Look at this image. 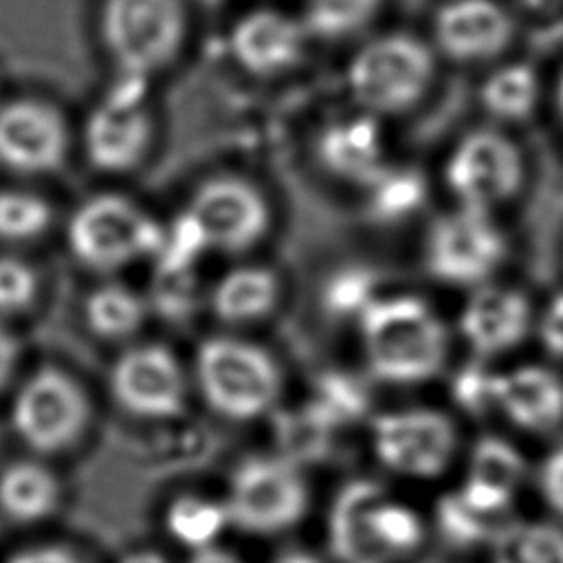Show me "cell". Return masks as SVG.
<instances>
[{"label":"cell","mask_w":563,"mask_h":563,"mask_svg":"<svg viewBox=\"0 0 563 563\" xmlns=\"http://www.w3.org/2000/svg\"><path fill=\"white\" fill-rule=\"evenodd\" d=\"M7 563H86L81 556L59 545H40L13 554Z\"/></svg>","instance_id":"cell-40"},{"label":"cell","mask_w":563,"mask_h":563,"mask_svg":"<svg viewBox=\"0 0 563 563\" xmlns=\"http://www.w3.org/2000/svg\"><path fill=\"white\" fill-rule=\"evenodd\" d=\"M378 460L405 475L431 477L446 468L455 451L453 422L427 409L383 413L374 420Z\"/></svg>","instance_id":"cell-17"},{"label":"cell","mask_w":563,"mask_h":563,"mask_svg":"<svg viewBox=\"0 0 563 563\" xmlns=\"http://www.w3.org/2000/svg\"><path fill=\"white\" fill-rule=\"evenodd\" d=\"M227 523V506L198 495H180L165 510L169 537L194 552L211 548Z\"/></svg>","instance_id":"cell-26"},{"label":"cell","mask_w":563,"mask_h":563,"mask_svg":"<svg viewBox=\"0 0 563 563\" xmlns=\"http://www.w3.org/2000/svg\"><path fill=\"white\" fill-rule=\"evenodd\" d=\"M279 282L262 266H240L229 271L213 288V312L229 321H253L264 317L277 301Z\"/></svg>","instance_id":"cell-23"},{"label":"cell","mask_w":563,"mask_h":563,"mask_svg":"<svg viewBox=\"0 0 563 563\" xmlns=\"http://www.w3.org/2000/svg\"><path fill=\"white\" fill-rule=\"evenodd\" d=\"M495 405L523 429H550L563 418V383L543 367L495 376Z\"/></svg>","instance_id":"cell-21"},{"label":"cell","mask_w":563,"mask_h":563,"mask_svg":"<svg viewBox=\"0 0 563 563\" xmlns=\"http://www.w3.org/2000/svg\"><path fill=\"white\" fill-rule=\"evenodd\" d=\"M438 523L446 537L457 543L477 541L484 532V517L473 512L460 495H446L438 506Z\"/></svg>","instance_id":"cell-36"},{"label":"cell","mask_w":563,"mask_h":563,"mask_svg":"<svg viewBox=\"0 0 563 563\" xmlns=\"http://www.w3.org/2000/svg\"><path fill=\"white\" fill-rule=\"evenodd\" d=\"M306 486L288 460L249 457L231 477L229 521L246 532L271 534L301 519Z\"/></svg>","instance_id":"cell-12"},{"label":"cell","mask_w":563,"mask_h":563,"mask_svg":"<svg viewBox=\"0 0 563 563\" xmlns=\"http://www.w3.org/2000/svg\"><path fill=\"white\" fill-rule=\"evenodd\" d=\"M363 336L369 367L383 380L429 378L446 354L442 323L416 297L372 301L363 310Z\"/></svg>","instance_id":"cell-4"},{"label":"cell","mask_w":563,"mask_h":563,"mask_svg":"<svg viewBox=\"0 0 563 563\" xmlns=\"http://www.w3.org/2000/svg\"><path fill=\"white\" fill-rule=\"evenodd\" d=\"M367 207L378 220H400L424 200V178L411 169L389 163L365 189Z\"/></svg>","instance_id":"cell-28"},{"label":"cell","mask_w":563,"mask_h":563,"mask_svg":"<svg viewBox=\"0 0 563 563\" xmlns=\"http://www.w3.org/2000/svg\"><path fill=\"white\" fill-rule=\"evenodd\" d=\"M90 418L81 385L57 367L35 369L11 405V427L35 453H59L73 446Z\"/></svg>","instance_id":"cell-10"},{"label":"cell","mask_w":563,"mask_h":563,"mask_svg":"<svg viewBox=\"0 0 563 563\" xmlns=\"http://www.w3.org/2000/svg\"><path fill=\"white\" fill-rule=\"evenodd\" d=\"M110 389L125 411L141 418H174L185 409V374L165 345L125 350L112 365Z\"/></svg>","instance_id":"cell-16"},{"label":"cell","mask_w":563,"mask_h":563,"mask_svg":"<svg viewBox=\"0 0 563 563\" xmlns=\"http://www.w3.org/2000/svg\"><path fill=\"white\" fill-rule=\"evenodd\" d=\"M541 488L548 504L563 515V446L545 460L541 471Z\"/></svg>","instance_id":"cell-39"},{"label":"cell","mask_w":563,"mask_h":563,"mask_svg":"<svg viewBox=\"0 0 563 563\" xmlns=\"http://www.w3.org/2000/svg\"><path fill=\"white\" fill-rule=\"evenodd\" d=\"M385 0H303L301 18L312 40L361 37L378 18Z\"/></svg>","instance_id":"cell-24"},{"label":"cell","mask_w":563,"mask_h":563,"mask_svg":"<svg viewBox=\"0 0 563 563\" xmlns=\"http://www.w3.org/2000/svg\"><path fill=\"white\" fill-rule=\"evenodd\" d=\"M141 88L139 81L121 79L88 110L81 125V147L95 169L128 174L147 158L156 123Z\"/></svg>","instance_id":"cell-8"},{"label":"cell","mask_w":563,"mask_h":563,"mask_svg":"<svg viewBox=\"0 0 563 563\" xmlns=\"http://www.w3.org/2000/svg\"><path fill=\"white\" fill-rule=\"evenodd\" d=\"M35 268L15 255H0V314H15L29 308L37 295Z\"/></svg>","instance_id":"cell-33"},{"label":"cell","mask_w":563,"mask_h":563,"mask_svg":"<svg viewBox=\"0 0 563 563\" xmlns=\"http://www.w3.org/2000/svg\"><path fill=\"white\" fill-rule=\"evenodd\" d=\"M119 563H167V559L156 552V550H134V552H128Z\"/></svg>","instance_id":"cell-45"},{"label":"cell","mask_w":563,"mask_h":563,"mask_svg":"<svg viewBox=\"0 0 563 563\" xmlns=\"http://www.w3.org/2000/svg\"><path fill=\"white\" fill-rule=\"evenodd\" d=\"M383 497V488L367 479L352 482L336 495L330 515V543L341 563H389L369 523V512Z\"/></svg>","instance_id":"cell-20"},{"label":"cell","mask_w":563,"mask_h":563,"mask_svg":"<svg viewBox=\"0 0 563 563\" xmlns=\"http://www.w3.org/2000/svg\"><path fill=\"white\" fill-rule=\"evenodd\" d=\"M545 97L543 79L537 66L523 59H501L486 68L477 86V103L493 123L504 130L528 123L541 108Z\"/></svg>","instance_id":"cell-18"},{"label":"cell","mask_w":563,"mask_h":563,"mask_svg":"<svg viewBox=\"0 0 563 563\" xmlns=\"http://www.w3.org/2000/svg\"><path fill=\"white\" fill-rule=\"evenodd\" d=\"M227 42L242 73L255 79H279L306 62L312 35L299 11L257 4L233 20Z\"/></svg>","instance_id":"cell-11"},{"label":"cell","mask_w":563,"mask_h":563,"mask_svg":"<svg viewBox=\"0 0 563 563\" xmlns=\"http://www.w3.org/2000/svg\"><path fill=\"white\" fill-rule=\"evenodd\" d=\"M440 180L455 207L497 213L523 191L528 158L510 130L482 123L451 143Z\"/></svg>","instance_id":"cell-3"},{"label":"cell","mask_w":563,"mask_h":563,"mask_svg":"<svg viewBox=\"0 0 563 563\" xmlns=\"http://www.w3.org/2000/svg\"><path fill=\"white\" fill-rule=\"evenodd\" d=\"M198 2H205V4H216L218 0H198Z\"/></svg>","instance_id":"cell-47"},{"label":"cell","mask_w":563,"mask_h":563,"mask_svg":"<svg viewBox=\"0 0 563 563\" xmlns=\"http://www.w3.org/2000/svg\"><path fill=\"white\" fill-rule=\"evenodd\" d=\"M59 504V482L40 462H13L0 473V512L15 523L46 519Z\"/></svg>","instance_id":"cell-22"},{"label":"cell","mask_w":563,"mask_h":563,"mask_svg":"<svg viewBox=\"0 0 563 563\" xmlns=\"http://www.w3.org/2000/svg\"><path fill=\"white\" fill-rule=\"evenodd\" d=\"M543 343L554 354L563 356V295L554 299L543 321Z\"/></svg>","instance_id":"cell-41"},{"label":"cell","mask_w":563,"mask_h":563,"mask_svg":"<svg viewBox=\"0 0 563 563\" xmlns=\"http://www.w3.org/2000/svg\"><path fill=\"white\" fill-rule=\"evenodd\" d=\"M493 563H563V532L545 523L508 526L495 539Z\"/></svg>","instance_id":"cell-29"},{"label":"cell","mask_w":563,"mask_h":563,"mask_svg":"<svg viewBox=\"0 0 563 563\" xmlns=\"http://www.w3.org/2000/svg\"><path fill=\"white\" fill-rule=\"evenodd\" d=\"M191 277L189 273H158V290H156V306L169 317H183L191 306Z\"/></svg>","instance_id":"cell-37"},{"label":"cell","mask_w":563,"mask_h":563,"mask_svg":"<svg viewBox=\"0 0 563 563\" xmlns=\"http://www.w3.org/2000/svg\"><path fill=\"white\" fill-rule=\"evenodd\" d=\"M336 424L314 405L277 418V438L284 449V460L308 462L321 457L330 446V435Z\"/></svg>","instance_id":"cell-30"},{"label":"cell","mask_w":563,"mask_h":563,"mask_svg":"<svg viewBox=\"0 0 563 563\" xmlns=\"http://www.w3.org/2000/svg\"><path fill=\"white\" fill-rule=\"evenodd\" d=\"M189 563H242L240 559H235L233 554L224 552V550H218V548H205V550H198L194 552L191 561Z\"/></svg>","instance_id":"cell-43"},{"label":"cell","mask_w":563,"mask_h":563,"mask_svg":"<svg viewBox=\"0 0 563 563\" xmlns=\"http://www.w3.org/2000/svg\"><path fill=\"white\" fill-rule=\"evenodd\" d=\"M550 101H552V110H554L559 130L563 134V66L554 77V84H552V90H550Z\"/></svg>","instance_id":"cell-44"},{"label":"cell","mask_w":563,"mask_h":563,"mask_svg":"<svg viewBox=\"0 0 563 563\" xmlns=\"http://www.w3.org/2000/svg\"><path fill=\"white\" fill-rule=\"evenodd\" d=\"M369 523L378 545L389 559L411 552L422 539V523L416 512L400 504H391L385 497L372 508Z\"/></svg>","instance_id":"cell-32"},{"label":"cell","mask_w":563,"mask_h":563,"mask_svg":"<svg viewBox=\"0 0 563 563\" xmlns=\"http://www.w3.org/2000/svg\"><path fill=\"white\" fill-rule=\"evenodd\" d=\"M53 222L48 200L26 187H0V242L24 244L42 238Z\"/></svg>","instance_id":"cell-27"},{"label":"cell","mask_w":563,"mask_h":563,"mask_svg":"<svg viewBox=\"0 0 563 563\" xmlns=\"http://www.w3.org/2000/svg\"><path fill=\"white\" fill-rule=\"evenodd\" d=\"M196 380L207 405L231 420L264 413L282 385L275 361L262 347L231 336H211L198 347Z\"/></svg>","instance_id":"cell-6"},{"label":"cell","mask_w":563,"mask_h":563,"mask_svg":"<svg viewBox=\"0 0 563 563\" xmlns=\"http://www.w3.org/2000/svg\"><path fill=\"white\" fill-rule=\"evenodd\" d=\"M506 255V238L495 213L451 207L427 233L429 271L453 284H475L488 277Z\"/></svg>","instance_id":"cell-14"},{"label":"cell","mask_w":563,"mask_h":563,"mask_svg":"<svg viewBox=\"0 0 563 563\" xmlns=\"http://www.w3.org/2000/svg\"><path fill=\"white\" fill-rule=\"evenodd\" d=\"M207 249L242 253L271 229L273 211L257 183L240 174H213L196 185L185 213Z\"/></svg>","instance_id":"cell-7"},{"label":"cell","mask_w":563,"mask_h":563,"mask_svg":"<svg viewBox=\"0 0 563 563\" xmlns=\"http://www.w3.org/2000/svg\"><path fill=\"white\" fill-rule=\"evenodd\" d=\"M334 424L356 418L365 409V394L356 380L345 374H323L319 378V394L312 400Z\"/></svg>","instance_id":"cell-34"},{"label":"cell","mask_w":563,"mask_h":563,"mask_svg":"<svg viewBox=\"0 0 563 563\" xmlns=\"http://www.w3.org/2000/svg\"><path fill=\"white\" fill-rule=\"evenodd\" d=\"M530 323V308L523 295L510 288H482L462 314V332L468 343L482 352L493 354L517 345Z\"/></svg>","instance_id":"cell-19"},{"label":"cell","mask_w":563,"mask_h":563,"mask_svg":"<svg viewBox=\"0 0 563 563\" xmlns=\"http://www.w3.org/2000/svg\"><path fill=\"white\" fill-rule=\"evenodd\" d=\"M372 275L363 268H350L343 271L339 275H334V279L328 284L325 290V303L330 310L347 314V312H356V310H365L372 301Z\"/></svg>","instance_id":"cell-35"},{"label":"cell","mask_w":563,"mask_h":563,"mask_svg":"<svg viewBox=\"0 0 563 563\" xmlns=\"http://www.w3.org/2000/svg\"><path fill=\"white\" fill-rule=\"evenodd\" d=\"M187 2L99 0V40L121 79L145 84L178 59L189 31Z\"/></svg>","instance_id":"cell-2"},{"label":"cell","mask_w":563,"mask_h":563,"mask_svg":"<svg viewBox=\"0 0 563 563\" xmlns=\"http://www.w3.org/2000/svg\"><path fill=\"white\" fill-rule=\"evenodd\" d=\"M519 20L504 0H442L429 22V42L440 62L490 68L517 42Z\"/></svg>","instance_id":"cell-9"},{"label":"cell","mask_w":563,"mask_h":563,"mask_svg":"<svg viewBox=\"0 0 563 563\" xmlns=\"http://www.w3.org/2000/svg\"><path fill=\"white\" fill-rule=\"evenodd\" d=\"M70 128L57 106L37 97L0 103V167L20 178L57 172L70 152Z\"/></svg>","instance_id":"cell-13"},{"label":"cell","mask_w":563,"mask_h":563,"mask_svg":"<svg viewBox=\"0 0 563 563\" xmlns=\"http://www.w3.org/2000/svg\"><path fill=\"white\" fill-rule=\"evenodd\" d=\"M277 563H317L310 554H303V552H290V554H284Z\"/></svg>","instance_id":"cell-46"},{"label":"cell","mask_w":563,"mask_h":563,"mask_svg":"<svg viewBox=\"0 0 563 563\" xmlns=\"http://www.w3.org/2000/svg\"><path fill=\"white\" fill-rule=\"evenodd\" d=\"M523 475L521 455L499 438H484L477 442L471 460L468 479L512 495Z\"/></svg>","instance_id":"cell-31"},{"label":"cell","mask_w":563,"mask_h":563,"mask_svg":"<svg viewBox=\"0 0 563 563\" xmlns=\"http://www.w3.org/2000/svg\"><path fill=\"white\" fill-rule=\"evenodd\" d=\"M18 354L20 350H18L15 336L0 328V389L9 383L18 363Z\"/></svg>","instance_id":"cell-42"},{"label":"cell","mask_w":563,"mask_h":563,"mask_svg":"<svg viewBox=\"0 0 563 563\" xmlns=\"http://www.w3.org/2000/svg\"><path fill=\"white\" fill-rule=\"evenodd\" d=\"M84 314L88 328L97 336L123 339L141 328L145 303L123 284H103L86 297Z\"/></svg>","instance_id":"cell-25"},{"label":"cell","mask_w":563,"mask_h":563,"mask_svg":"<svg viewBox=\"0 0 563 563\" xmlns=\"http://www.w3.org/2000/svg\"><path fill=\"white\" fill-rule=\"evenodd\" d=\"M312 154L323 176L363 191L389 165L385 121L356 108L334 114L317 130Z\"/></svg>","instance_id":"cell-15"},{"label":"cell","mask_w":563,"mask_h":563,"mask_svg":"<svg viewBox=\"0 0 563 563\" xmlns=\"http://www.w3.org/2000/svg\"><path fill=\"white\" fill-rule=\"evenodd\" d=\"M440 57L429 37L405 29L363 35L352 48L343 84L352 108L380 121L418 110L431 95Z\"/></svg>","instance_id":"cell-1"},{"label":"cell","mask_w":563,"mask_h":563,"mask_svg":"<svg viewBox=\"0 0 563 563\" xmlns=\"http://www.w3.org/2000/svg\"><path fill=\"white\" fill-rule=\"evenodd\" d=\"M165 233L132 198L92 194L70 213L66 242L73 257L92 271H117L145 255H158Z\"/></svg>","instance_id":"cell-5"},{"label":"cell","mask_w":563,"mask_h":563,"mask_svg":"<svg viewBox=\"0 0 563 563\" xmlns=\"http://www.w3.org/2000/svg\"><path fill=\"white\" fill-rule=\"evenodd\" d=\"M495 376H488L486 372L473 367L466 372H460L455 380V398L471 411H479L495 402V389H493Z\"/></svg>","instance_id":"cell-38"}]
</instances>
